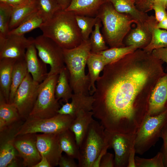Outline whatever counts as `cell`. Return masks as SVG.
Masks as SVG:
<instances>
[{
    "label": "cell",
    "mask_w": 167,
    "mask_h": 167,
    "mask_svg": "<svg viewBox=\"0 0 167 167\" xmlns=\"http://www.w3.org/2000/svg\"><path fill=\"white\" fill-rule=\"evenodd\" d=\"M28 72L31 75L33 80L41 83L47 76L46 64L39 59L37 51L33 43L27 49L25 57Z\"/></svg>",
    "instance_id": "obj_19"
},
{
    "label": "cell",
    "mask_w": 167,
    "mask_h": 167,
    "mask_svg": "<svg viewBox=\"0 0 167 167\" xmlns=\"http://www.w3.org/2000/svg\"><path fill=\"white\" fill-rule=\"evenodd\" d=\"M167 123V110L155 116L147 115L135 134L136 153L142 155L155 144Z\"/></svg>",
    "instance_id": "obj_7"
},
{
    "label": "cell",
    "mask_w": 167,
    "mask_h": 167,
    "mask_svg": "<svg viewBox=\"0 0 167 167\" xmlns=\"http://www.w3.org/2000/svg\"><path fill=\"white\" fill-rule=\"evenodd\" d=\"M164 63L138 49L105 66L96 83L92 110L105 130L136 134L148 114L152 90L166 73Z\"/></svg>",
    "instance_id": "obj_1"
},
{
    "label": "cell",
    "mask_w": 167,
    "mask_h": 167,
    "mask_svg": "<svg viewBox=\"0 0 167 167\" xmlns=\"http://www.w3.org/2000/svg\"><path fill=\"white\" fill-rule=\"evenodd\" d=\"M74 159L67 155H62L60 157L58 165L60 167H79Z\"/></svg>",
    "instance_id": "obj_42"
},
{
    "label": "cell",
    "mask_w": 167,
    "mask_h": 167,
    "mask_svg": "<svg viewBox=\"0 0 167 167\" xmlns=\"http://www.w3.org/2000/svg\"><path fill=\"white\" fill-rule=\"evenodd\" d=\"M136 154L135 146L131 150L129 154L127 167H136L135 161V154Z\"/></svg>",
    "instance_id": "obj_45"
},
{
    "label": "cell",
    "mask_w": 167,
    "mask_h": 167,
    "mask_svg": "<svg viewBox=\"0 0 167 167\" xmlns=\"http://www.w3.org/2000/svg\"><path fill=\"white\" fill-rule=\"evenodd\" d=\"M37 134L19 135L15 138L14 146L23 160L24 167H33L41 159L36 146Z\"/></svg>",
    "instance_id": "obj_14"
},
{
    "label": "cell",
    "mask_w": 167,
    "mask_h": 167,
    "mask_svg": "<svg viewBox=\"0 0 167 167\" xmlns=\"http://www.w3.org/2000/svg\"><path fill=\"white\" fill-rule=\"evenodd\" d=\"M135 161L136 167H164L163 156L161 151L150 159L135 156Z\"/></svg>",
    "instance_id": "obj_37"
},
{
    "label": "cell",
    "mask_w": 167,
    "mask_h": 167,
    "mask_svg": "<svg viewBox=\"0 0 167 167\" xmlns=\"http://www.w3.org/2000/svg\"><path fill=\"white\" fill-rule=\"evenodd\" d=\"M156 27L158 28L167 30V18L158 22Z\"/></svg>",
    "instance_id": "obj_49"
},
{
    "label": "cell",
    "mask_w": 167,
    "mask_h": 167,
    "mask_svg": "<svg viewBox=\"0 0 167 167\" xmlns=\"http://www.w3.org/2000/svg\"><path fill=\"white\" fill-rule=\"evenodd\" d=\"M106 0H70L65 10L74 12L76 15L96 16L98 11Z\"/></svg>",
    "instance_id": "obj_20"
},
{
    "label": "cell",
    "mask_w": 167,
    "mask_h": 167,
    "mask_svg": "<svg viewBox=\"0 0 167 167\" xmlns=\"http://www.w3.org/2000/svg\"><path fill=\"white\" fill-rule=\"evenodd\" d=\"M59 145L62 151L66 154L78 160L79 156V147L75 136L69 129L58 134Z\"/></svg>",
    "instance_id": "obj_26"
},
{
    "label": "cell",
    "mask_w": 167,
    "mask_h": 167,
    "mask_svg": "<svg viewBox=\"0 0 167 167\" xmlns=\"http://www.w3.org/2000/svg\"><path fill=\"white\" fill-rule=\"evenodd\" d=\"M40 83L35 81L28 72L15 93L13 103L21 118L25 120L29 117L36 102Z\"/></svg>",
    "instance_id": "obj_10"
},
{
    "label": "cell",
    "mask_w": 167,
    "mask_h": 167,
    "mask_svg": "<svg viewBox=\"0 0 167 167\" xmlns=\"http://www.w3.org/2000/svg\"><path fill=\"white\" fill-rule=\"evenodd\" d=\"M36 1L37 12L42 19L44 23L50 19L57 12L62 9L56 0H36Z\"/></svg>",
    "instance_id": "obj_32"
},
{
    "label": "cell",
    "mask_w": 167,
    "mask_h": 167,
    "mask_svg": "<svg viewBox=\"0 0 167 167\" xmlns=\"http://www.w3.org/2000/svg\"><path fill=\"white\" fill-rule=\"evenodd\" d=\"M92 111L80 112L74 119L69 129L74 134L77 143L79 147L94 120Z\"/></svg>",
    "instance_id": "obj_22"
},
{
    "label": "cell",
    "mask_w": 167,
    "mask_h": 167,
    "mask_svg": "<svg viewBox=\"0 0 167 167\" xmlns=\"http://www.w3.org/2000/svg\"><path fill=\"white\" fill-rule=\"evenodd\" d=\"M17 60L4 58L0 59V93L9 103L12 70Z\"/></svg>",
    "instance_id": "obj_23"
},
{
    "label": "cell",
    "mask_w": 167,
    "mask_h": 167,
    "mask_svg": "<svg viewBox=\"0 0 167 167\" xmlns=\"http://www.w3.org/2000/svg\"><path fill=\"white\" fill-rule=\"evenodd\" d=\"M158 23L155 16L150 15L152 37L150 43L143 49L146 51L152 52L154 49L167 47V31L158 28Z\"/></svg>",
    "instance_id": "obj_28"
},
{
    "label": "cell",
    "mask_w": 167,
    "mask_h": 167,
    "mask_svg": "<svg viewBox=\"0 0 167 167\" xmlns=\"http://www.w3.org/2000/svg\"><path fill=\"white\" fill-rule=\"evenodd\" d=\"M58 76V74H48L40 83L36 102L28 118H48L58 113L61 106L55 92Z\"/></svg>",
    "instance_id": "obj_5"
},
{
    "label": "cell",
    "mask_w": 167,
    "mask_h": 167,
    "mask_svg": "<svg viewBox=\"0 0 167 167\" xmlns=\"http://www.w3.org/2000/svg\"><path fill=\"white\" fill-rule=\"evenodd\" d=\"M109 149L114 150V167H127L130 151L134 147L135 134H129L105 130Z\"/></svg>",
    "instance_id": "obj_11"
},
{
    "label": "cell",
    "mask_w": 167,
    "mask_h": 167,
    "mask_svg": "<svg viewBox=\"0 0 167 167\" xmlns=\"http://www.w3.org/2000/svg\"><path fill=\"white\" fill-rule=\"evenodd\" d=\"M75 15L72 11L62 9L42 23L39 28L43 35L53 40L63 49L74 48L83 41Z\"/></svg>",
    "instance_id": "obj_2"
},
{
    "label": "cell",
    "mask_w": 167,
    "mask_h": 167,
    "mask_svg": "<svg viewBox=\"0 0 167 167\" xmlns=\"http://www.w3.org/2000/svg\"><path fill=\"white\" fill-rule=\"evenodd\" d=\"M7 167H24L23 160L20 156H17L11 161Z\"/></svg>",
    "instance_id": "obj_46"
},
{
    "label": "cell",
    "mask_w": 167,
    "mask_h": 167,
    "mask_svg": "<svg viewBox=\"0 0 167 167\" xmlns=\"http://www.w3.org/2000/svg\"><path fill=\"white\" fill-rule=\"evenodd\" d=\"M137 8L140 11L147 13L152 10L156 4H160L164 6L167 11V0H135Z\"/></svg>",
    "instance_id": "obj_38"
},
{
    "label": "cell",
    "mask_w": 167,
    "mask_h": 167,
    "mask_svg": "<svg viewBox=\"0 0 167 167\" xmlns=\"http://www.w3.org/2000/svg\"><path fill=\"white\" fill-rule=\"evenodd\" d=\"M21 119L15 105L7 102L0 93V131Z\"/></svg>",
    "instance_id": "obj_25"
},
{
    "label": "cell",
    "mask_w": 167,
    "mask_h": 167,
    "mask_svg": "<svg viewBox=\"0 0 167 167\" xmlns=\"http://www.w3.org/2000/svg\"><path fill=\"white\" fill-rule=\"evenodd\" d=\"M112 4L118 12L131 16L137 24L145 22L149 16L147 13L140 11L136 7L135 0H106Z\"/></svg>",
    "instance_id": "obj_24"
},
{
    "label": "cell",
    "mask_w": 167,
    "mask_h": 167,
    "mask_svg": "<svg viewBox=\"0 0 167 167\" xmlns=\"http://www.w3.org/2000/svg\"><path fill=\"white\" fill-rule=\"evenodd\" d=\"M152 53L154 56L166 63L167 68V47L154 49Z\"/></svg>",
    "instance_id": "obj_43"
},
{
    "label": "cell",
    "mask_w": 167,
    "mask_h": 167,
    "mask_svg": "<svg viewBox=\"0 0 167 167\" xmlns=\"http://www.w3.org/2000/svg\"><path fill=\"white\" fill-rule=\"evenodd\" d=\"M152 10L154 11L155 17L158 22L167 18V11L163 6L158 4L155 5L152 8Z\"/></svg>",
    "instance_id": "obj_40"
},
{
    "label": "cell",
    "mask_w": 167,
    "mask_h": 167,
    "mask_svg": "<svg viewBox=\"0 0 167 167\" xmlns=\"http://www.w3.org/2000/svg\"><path fill=\"white\" fill-rule=\"evenodd\" d=\"M160 138L162 139L163 141L161 152L163 156L164 167H167V123L162 130Z\"/></svg>",
    "instance_id": "obj_39"
},
{
    "label": "cell",
    "mask_w": 167,
    "mask_h": 167,
    "mask_svg": "<svg viewBox=\"0 0 167 167\" xmlns=\"http://www.w3.org/2000/svg\"><path fill=\"white\" fill-rule=\"evenodd\" d=\"M149 16L145 22L136 24V27L130 30L124 39L125 46L143 49L148 45L152 37Z\"/></svg>",
    "instance_id": "obj_18"
},
{
    "label": "cell",
    "mask_w": 167,
    "mask_h": 167,
    "mask_svg": "<svg viewBox=\"0 0 167 167\" xmlns=\"http://www.w3.org/2000/svg\"><path fill=\"white\" fill-rule=\"evenodd\" d=\"M12 8L10 5L0 2V36L6 37L8 35Z\"/></svg>",
    "instance_id": "obj_36"
},
{
    "label": "cell",
    "mask_w": 167,
    "mask_h": 167,
    "mask_svg": "<svg viewBox=\"0 0 167 167\" xmlns=\"http://www.w3.org/2000/svg\"><path fill=\"white\" fill-rule=\"evenodd\" d=\"M137 49L138 48L134 46H125L110 48L99 53L103 56L108 65L119 60Z\"/></svg>",
    "instance_id": "obj_33"
},
{
    "label": "cell",
    "mask_w": 167,
    "mask_h": 167,
    "mask_svg": "<svg viewBox=\"0 0 167 167\" xmlns=\"http://www.w3.org/2000/svg\"><path fill=\"white\" fill-rule=\"evenodd\" d=\"M70 102L61 104L58 113L70 116L74 119L81 111H92L94 98L92 95L73 93Z\"/></svg>",
    "instance_id": "obj_17"
},
{
    "label": "cell",
    "mask_w": 167,
    "mask_h": 167,
    "mask_svg": "<svg viewBox=\"0 0 167 167\" xmlns=\"http://www.w3.org/2000/svg\"><path fill=\"white\" fill-rule=\"evenodd\" d=\"M55 92L56 98L64 103L68 102L71 98L73 92L70 83L69 73L66 66L58 74Z\"/></svg>",
    "instance_id": "obj_27"
},
{
    "label": "cell",
    "mask_w": 167,
    "mask_h": 167,
    "mask_svg": "<svg viewBox=\"0 0 167 167\" xmlns=\"http://www.w3.org/2000/svg\"><path fill=\"white\" fill-rule=\"evenodd\" d=\"M28 72L25 59L17 60L14 64L12 70L9 103H13L16 92Z\"/></svg>",
    "instance_id": "obj_30"
},
{
    "label": "cell",
    "mask_w": 167,
    "mask_h": 167,
    "mask_svg": "<svg viewBox=\"0 0 167 167\" xmlns=\"http://www.w3.org/2000/svg\"><path fill=\"white\" fill-rule=\"evenodd\" d=\"M107 144L105 128L94 119L79 146V167H92Z\"/></svg>",
    "instance_id": "obj_6"
},
{
    "label": "cell",
    "mask_w": 167,
    "mask_h": 167,
    "mask_svg": "<svg viewBox=\"0 0 167 167\" xmlns=\"http://www.w3.org/2000/svg\"><path fill=\"white\" fill-rule=\"evenodd\" d=\"M98 18L89 38L91 45V52L95 53H99L109 48L106 45L104 37L101 32L100 29L102 24L100 19Z\"/></svg>",
    "instance_id": "obj_34"
},
{
    "label": "cell",
    "mask_w": 167,
    "mask_h": 167,
    "mask_svg": "<svg viewBox=\"0 0 167 167\" xmlns=\"http://www.w3.org/2000/svg\"><path fill=\"white\" fill-rule=\"evenodd\" d=\"M167 110V73L158 81L151 93L148 114L155 116Z\"/></svg>",
    "instance_id": "obj_16"
},
{
    "label": "cell",
    "mask_w": 167,
    "mask_h": 167,
    "mask_svg": "<svg viewBox=\"0 0 167 167\" xmlns=\"http://www.w3.org/2000/svg\"><path fill=\"white\" fill-rule=\"evenodd\" d=\"M36 146L41 156L46 157L51 167L58 165L62 152L59 144L58 134L37 133Z\"/></svg>",
    "instance_id": "obj_15"
},
{
    "label": "cell",
    "mask_w": 167,
    "mask_h": 167,
    "mask_svg": "<svg viewBox=\"0 0 167 167\" xmlns=\"http://www.w3.org/2000/svg\"><path fill=\"white\" fill-rule=\"evenodd\" d=\"M74 119L69 115L59 113L48 118H28L16 136L28 133L58 134L69 129Z\"/></svg>",
    "instance_id": "obj_8"
},
{
    "label": "cell",
    "mask_w": 167,
    "mask_h": 167,
    "mask_svg": "<svg viewBox=\"0 0 167 167\" xmlns=\"http://www.w3.org/2000/svg\"><path fill=\"white\" fill-rule=\"evenodd\" d=\"M41 156V158L40 161L33 167H51L46 157L43 156Z\"/></svg>",
    "instance_id": "obj_47"
},
{
    "label": "cell",
    "mask_w": 167,
    "mask_h": 167,
    "mask_svg": "<svg viewBox=\"0 0 167 167\" xmlns=\"http://www.w3.org/2000/svg\"><path fill=\"white\" fill-rule=\"evenodd\" d=\"M29 1V0H0V2L8 4L13 7L27 3Z\"/></svg>",
    "instance_id": "obj_44"
},
{
    "label": "cell",
    "mask_w": 167,
    "mask_h": 167,
    "mask_svg": "<svg viewBox=\"0 0 167 167\" xmlns=\"http://www.w3.org/2000/svg\"><path fill=\"white\" fill-rule=\"evenodd\" d=\"M114 156L110 153L106 152L101 158L100 167H114Z\"/></svg>",
    "instance_id": "obj_41"
},
{
    "label": "cell",
    "mask_w": 167,
    "mask_h": 167,
    "mask_svg": "<svg viewBox=\"0 0 167 167\" xmlns=\"http://www.w3.org/2000/svg\"><path fill=\"white\" fill-rule=\"evenodd\" d=\"M91 52L89 39L83 41L74 48L63 49L64 62L73 93L90 95L89 79L88 75H86L85 68Z\"/></svg>",
    "instance_id": "obj_4"
},
{
    "label": "cell",
    "mask_w": 167,
    "mask_h": 167,
    "mask_svg": "<svg viewBox=\"0 0 167 167\" xmlns=\"http://www.w3.org/2000/svg\"><path fill=\"white\" fill-rule=\"evenodd\" d=\"M75 18L83 40H88L98 18L97 16L90 17L76 15Z\"/></svg>",
    "instance_id": "obj_35"
},
{
    "label": "cell",
    "mask_w": 167,
    "mask_h": 167,
    "mask_svg": "<svg viewBox=\"0 0 167 167\" xmlns=\"http://www.w3.org/2000/svg\"><path fill=\"white\" fill-rule=\"evenodd\" d=\"M43 20L37 11L25 19L18 27L10 31L9 34L24 35L34 29L39 28Z\"/></svg>",
    "instance_id": "obj_31"
},
{
    "label": "cell",
    "mask_w": 167,
    "mask_h": 167,
    "mask_svg": "<svg viewBox=\"0 0 167 167\" xmlns=\"http://www.w3.org/2000/svg\"><path fill=\"white\" fill-rule=\"evenodd\" d=\"M29 0L31 1H35L36 0Z\"/></svg>",
    "instance_id": "obj_50"
},
{
    "label": "cell",
    "mask_w": 167,
    "mask_h": 167,
    "mask_svg": "<svg viewBox=\"0 0 167 167\" xmlns=\"http://www.w3.org/2000/svg\"><path fill=\"white\" fill-rule=\"evenodd\" d=\"M34 38L24 35L9 34L0 36V59L9 58L16 60L25 59L27 48L33 43Z\"/></svg>",
    "instance_id": "obj_12"
},
{
    "label": "cell",
    "mask_w": 167,
    "mask_h": 167,
    "mask_svg": "<svg viewBox=\"0 0 167 167\" xmlns=\"http://www.w3.org/2000/svg\"><path fill=\"white\" fill-rule=\"evenodd\" d=\"M96 16L102 24L103 34L110 48L125 46L123 42L136 21L129 15L117 12L111 3L106 2L99 9Z\"/></svg>",
    "instance_id": "obj_3"
},
{
    "label": "cell",
    "mask_w": 167,
    "mask_h": 167,
    "mask_svg": "<svg viewBox=\"0 0 167 167\" xmlns=\"http://www.w3.org/2000/svg\"><path fill=\"white\" fill-rule=\"evenodd\" d=\"M33 44L40 59L50 66L48 74H59L66 66L63 49L53 40L43 34L34 39Z\"/></svg>",
    "instance_id": "obj_9"
},
{
    "label": "cell",
    "mask_w": 167,
    "mask_h": 167,
    "mask_svg": "<svg viewBox=\"0 0 167 167\" xmlns=\"http://www.w3.org/2000/svg\"><path fill=\"white\" fill-rule=\"evenodd\" d=\"M107 65L105 60L100 54L91 52L87 62L88 72L91 95L94 93L96 89V83L100 77V74Z\"/></svg>",
    "instance_id": "obj_21"
},
{
    "label": "cell",
    "mask_w": 167,
    "mask_h": 167,
    "mask_svg": "<svg viewBox=\"0 0 167 167\" xmlns=\"http://www.w3.org/2000/svg\"><path fill=\"white\" fill-rule=\"evenodd\" d=\"M37 11L36 0L30 1L27 3L13 7L9 26L10 31L16 28L25 19Z\"/></svg>",
    "instance_id": "obj_29"
},
{
    "label": "cell",
    "mask_w": 167,
    "mask_h": 167,
    "mask_svg": "<svg viewBox=\"0 0 167 167\" xmlns=\"http://www.w3.org/2000/svg\"><path fill=\"white\" fill-rule=\"evenodd\" d=\"M62 10H65L68 6L70 0H56Z\"/></svg>",
    "instance_id": "obj_48"
},
{
    "label": "cell",
    "mask_w": 167,
    "mask_h": 167,
    "mask_svg": "<svg viewBox=\"0 0 167 167\" xmlns=\"http://www.w3.org/2000/svg\"><path fill=\"white\" fill-rule=\"evenodd\" d=\"M24 121L21 119L0 131V167H7L13 159L19 156L14 142Z\"/></svg>",
    "instance_id": "obj_13"
}]
</instances>
